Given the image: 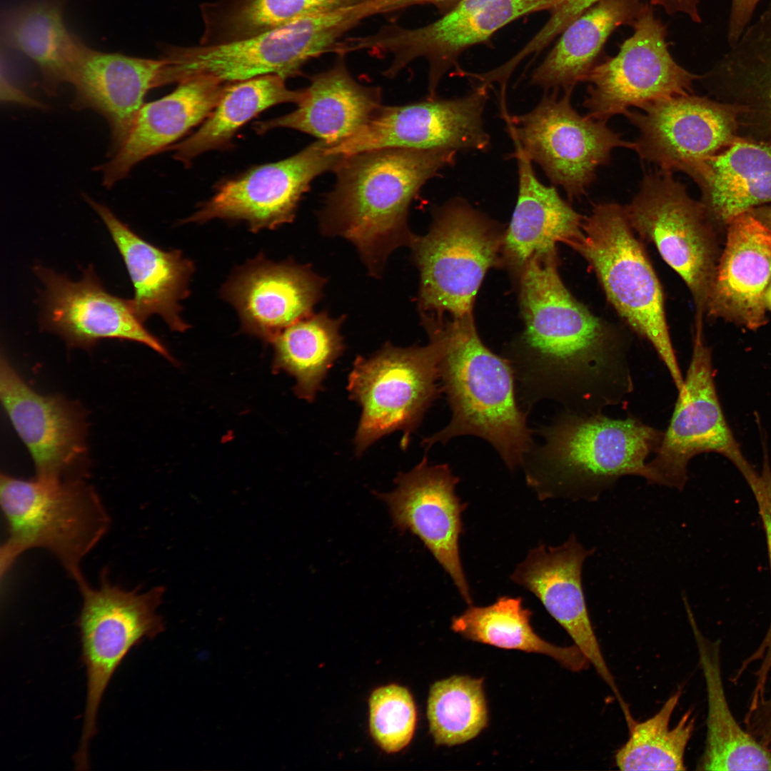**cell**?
<instances>
[{
    "mask_svg": "<svg viewBox=\"0 0 771 771\" xmlns=\"http://www.w3.org/2000/svg\"><path fill=\"white\" fill-rule=\"evenodd\" d=\"M34 271L45 287L41 316L44 330L84 348L104 338L132 341L172 360L161 341L134 315L129 300L108 293L91 265L83 270L79 281L41 266Z\"/></svg>",
    "mask_w": 771,
    "mask_h": 771,
    "instance_id": "ffe728a7",
    "label": "cell"
},
{
    "mask_svg": "<svg viewBox=\"0 0 771 771\" xmlns=\"http://www.w3.org/2000/svg\"><path fill=\"white\" fill-rule=\"evenodd\" d=\"M437 745L455 746L478 736L488 721L483 680L453 675L430 688L426 710Z\"/></svg>",
    "mask_w": 771,
    "mask_h": 771,
    "instance_id": "f35d334b",
    "label": "cell"
},
{
    "mask_svg": "<svg viewBox=\"0 0 771 771\" xmlns=\"http://www.w3.org/2000/svg\"><path fill=\"white\" fill-rule=\"evenodd\" d=\"M311 13L305 0H229L211 4L203 10L205 31L201 44L249 39Z\"/></svg>",
    "mask_w": 771,
    "mask_h": 771,
    "instance_id": "ab89813d",
    "label": "cell"
},
{
    "mask_svg": "<svg viewBox=\"0 0 771 771\" xmlns=\"http://www.w3.org/2000/svg\"><path fill=\"white\" fill-rule=\"evenodd\" d=\"M456 151L383 148L343 156L333 189L318 212L321 232L356 248L369 274L383 272L390 253L411 246L410 205L421 187L453 164Z\"/></svg>",
    "mask_w": 771,
    "mask_h": 771,
    "instance_id": "7a4b0ae2",
    "label": "cell"
},
{
    "mask_svg": "<svg viewBox=\"0 0 771 771\" xmlns=\"http://www.w3.org/2000/svg\"><path fill=\"white\" fill-rule=\"evenodd\" d=\"M594 551L586 549L574 535L557 547L540 544L529 550L510 579L536 596L622 704L624 700L603 656L583 588V563Z\"/></svg>",
    "mask_w": 771,
    "mask_h": 771,
    "instance_id": "44dd1931",
    "label": "cell"
},
{
    "mask_svg": "<svg viewBox=\"0 0 771 771\" xmlns=\"http://www.w3.org/2000/svg\"><path fill=\"white\" fill-rule=\"evenodd\" d=\"M358 24L351 7L304 16L263 34L226 44L171 46L162 56L161 85L198 76L233 83L264 75H298L310 60L333 51Z\"/></svg>",
    "mask_w": 771,
    "mask_h": 771,
    "instance_id": "52a82bcc",
    "label": "cell"
},
{
    "mask_svg": "<svg viewBox=\"0 0 771 771\" xmlns=\"http://www.w3.org/2000/svg\"><path fill=\"white\" fill-rule=\"evenodd\" d=\"M368 705L370 732L378 745L388 753L406 747L417 722L415 705L408 690L395 684L380 687L371 693Z\"/></svg>",
    "mask_w": 771,
    "mask_h": 771,
    "instance_id": "60d3db41",
    "label": "cell"
},
{
    "mask_svg": "<svg viewBox=\"0 0 771 771\" xmlns=\"http://www.w3.org/2000/svg\"><path fill=\"white\" fill-rule=\"evenodd\" d=\"M756 500L759 513L763 523L771 568V467L767 449L763 443L762 468L757 478L750 485ZM758 664L755 672V685L766 687L771 675V620L765 638L758 647L741 665L746 670L752 664Z\"/></svg>",
    "mask_w": 771,
    "mask_h": 771,
    "instance_id": "b9f144b4",
    "label": "cell"
},
{
    "mask_svg": "<svg viewBox=\"0 0 771 771\" xmlns=\"http://www.w3.org/2000/svg\"><path fill=\"white\" fill-rule=\"evenodd\" d=\"M67 1L29 0L6 11L2 22L5 44L36 64L50 95L63 83H71L88 47L65 24Z\"/></svg>",
    "mask_w": 771,
    "mask_h": 771,
    "instance_id": "1f68e13d",
    "label": "cell"
},
{
    "mask_svg": "<svg viewBox=\"0 0 771 771\" xmlns=\"http://www.w3.org/2000/svg\"><path fill=\"white\" fill-rule=\"evenodd\" d=\"M317 140L285 159L255 166L221 183L215 194L182 221H243L253 232L291 223L303 195L319 175L333 171L343 156Z\"/></svg>",
    "mask_w": 771,
    "mask_h": 771,
    "instance_id": "e0dca14e",
    "label": "cell"
},
{
    "mask_svg": "<svg viewBox=\"0 0 771 771\" xmlns=\"http://www.w3.org/2000/svg\"><path fill=\"white\" fill-rule=\"evenodd\" d=\"M760 0H731L727 40L729 46L736 43L750 24Z\"/></svg>",
    "mask_w": 771,
    "mask_h": 771,
    "instance_id": "ee69618b",
    "label": "cell"
},
{
    "mask_svg": "<svg viewBox=\"0 0 771 771\" xmlns=\"http://www.w3.org/2000/svg\"><path fill=\"white\" fill-rule=\"evenodd\" d=\"M765 301L767 309L771 311V283H770L766 291Z\"/></svg>",
    "mask_w": 771,
    "mask_h": 771,
    "instance_id": "f907efd6",
    "label": "cell"
},
{
    "mask_svg": "<svg viewBox=\"0 0 771 771\" xmlns=\"http://www.w3.org/2000/svg\"><path fill=\"white\" fill-rule=\"evenodd\" d=\"M344 316L333 318L323 311L311 313L283 330L272 342L273 367L295 379L301 399L315 400L331 367L345 349L340 333Z\"/></svg>",
    "mask_w": 771,
    "mask_h": 771,
    "instance_id": "8d00e7d4",
    "label": "cell"
},
{
    "mask_svg": "<svg viewBox=\"0 0 771 771\" xmlns=\"http://www.w3.org/2000/svg\"><path fill=\"white\" fill-rule=\"evenodd\" d=\"M459 482L448 463L431 464L425 456L410 470L398 474L393 490L375 495L387 505L394 527L423 542L470 605L472 593L459 547L468 503L455 493Z\"/></svg>",
    "mask_w": 771,
    "mask_h": 771,
    "instance_id": "d6986e66",
    "label": "cell"
},
{
    "mask_svg": "<svg viewBox=\"0 0 771 771\" xmlns=\"http://www.w3.org/2000/svg\"><path fill=\"white\" fill-rule=\"evenodd\" d=\"M624 208L634 232L655 246L687 286L695 316L704 317L722 250L720 231L702 202L691 198L672 171L660 169L645 174Z\"/></svg>",
    "mask_w": 771,
    "mask_h": 771,
    "instance_id": "8fae6325",
    "label": "cell"
},
{
    "mask_svg": "<svg viewBox=\"0 0 771 771\" xmlns=\"http://www.w3.org/2000/svg\"><path fill=\"white\" fill-rule=\"evenodd\" d=\"M84 198L104 222L125 263L134 288L129 300L134 315L143 323L157 314L171 331L187 330L180 302L189 294L193 262L181 251H164L146 241L108 207L87 196Z\"/></svg>",
    "mask_w": 771,
    "mask_h": 771,
    "instance_id": "484cf974",
    "label": "cell"
},
{
    "mask_svg": "<svg viewBox=\"0 0 771 771\" xmlns=\"http://www.w3.org/2000/svg\"><path fill=\"white\" fill-rule=\"evenodd\" d=\"M338 56L330 69L311 78L295 110L256 122L254 130L263 134L277 128H290L311 135L330 148L358 133L382 106V92L358 83L344 56Z\"/></svg>",
    "mask_w": 771,
    "mask_h": 771,
    "instance_id": "4316f807",
    "label": "cell"
},
{
    "mask_svg": "<svg viewBox=\"0 0 771 771\" xmlns=\"http://www.w3.org/2000/svg\"><path fill=\"white\" fill-rule=\"evenodd\" d=\"M651 4L662 6L668 14L682 12L695 22L701 21L698 10L699 0H651Z\"/></svg>",
    "mask_w": 771,
    "mask_h": 771,
    "instance_id": "bcb514c9",
    "label": "cell"
},
{
    "mask_svg": "<svg viewBox=\"0 0 771 771\" xmlns=\"http://www.w3.org/2000/svg\"><path fill=\"white\" fill-rule=\"evenodd\" d=\"M488 97V86L480 84L461 97L382 105L358 133L328 151L344 156L383 148L486 151L490 140L483 116Z\"/></svg>",
    "mask_w": 771,
    "mask_h": 771,
    "instance_id": "2e32d148",
    "label": "cell"
},
{
    "mask_svg": "<svg viewBox=\"0 0 771 771\" xmlns=\"http://www.w3.org/2000/svg\"><path fill=\"white\" fill-rule=\"evenodd\" d=\"M1 99L5 101L15 102L29 107H41V104L28 96L24 91L15 86L1 71Z\"/></svg>",
    "mask_w": 771,
    "mask_h": 771,
    "instance_id": "7dc6e473",
    "label": "cell"
},
{
    "mask_svg": "<svg viewBox=\"0 0 771 771\" xmlns=\"http://www.w3.org/2000/svg\"><path fill=\"white\" fill-rule=\"evenodd\" d=\"M0 398L16 432L33 459L36 477L69 478L66 474L86 451L80 413L57 396L33 390L2 354Z\"/></svg>",
    "mask_w": 771,
    "mask_h": 771,
    "instance_id": "603a6c76",
    "label": "cell"
},
{
    "mask_svg": "<svg viewBox=\"0 0 771 771\" xmlns=\"http://www.w3.org/2000/svg\"><path fill=\"white\" fill-rule=\"evenodd\" d=\"M325 283L308 265L259 256L236 269L221 293L236 310L243 331L272 343L312 313Z\"/></svg>",
    "mask_w": 771,
    "mask_h": 771,
    "instance_id": "7402d4cb",
    "label": "cell"
},
{
    "mask_svg": "<svg viewBox=\"0 0 771 771\" xmlns=\"http://www.w3.org/2000/svg\"><path fill=\"white\" fill-rule=\"evenodd\" d=\"M531 617L520 597L501 596L487 606L470 605L452 618L451 629L474 642L548 655L573 672L588 667L589 662L575 645L559 647L540 638L531 625Z\"/></svg>",
    "mask_w": 771,
    "mask_h": 771,
    "instance_id": "d590c367",
    "label": "cell"
},
{
    "mask_svg": "<svg viewBox=\"0 0 771 771\" xmlns=\"http://www.w3.org/2000/svg\"><path fill=\"white\" fill-rule=\"evenodd\" d=\"M423 346L386 343L369 357L358 356L348 375L349 398L361 407L353 439L357 457L382 437L402 431L405 449L434 402L443 393L439 365L445 348L440 330Z\"/></svg>",
    "mask_w": 771,
    "mask_h": 771,
    "instance_id": "ba28073f",
    "label": "cell"
},
{
    "mask_svg": "<svg viewBox=\"0 0 771 771\" xmlns=\"http://www.w3.org/2000/svg\"><path fill=\"white\" fill-rule=\"evenodd\" d=\"M706 315L751 331L766 325L771 283V231L750 211L725 227Z\"/></svg>",
    "mask_w": 771,
    "mask_h": 771,
    "instance_id": "cb8c5ba5",
    "label": "cell"
},
{
    "mask_svg": "<svg viewBox=\"0 0 771 771\" xmlns=\"http://www.w3.org/2000/svg\"><path fill=\"white\" fill-rule=\"evenodd\" d=\"M600 0H560L551 10V15L545 26L516 56L523 60L528 55L538 53L574 19Z\"/></svg>",
    "mask_w": 771,
    "mask_h": 771,
    "instance_id": "7bdbcfd3",
    "label": "cell"
},
{
    "mask_svg": "<svg viewBox=\"0 0 771 771\" xmlns=\"http://www.w3.org/2000/svg\"><path fill=\"white\" fill-rule=\"evenodd\" d=\"M169 94L144 104L111 160L99 166L107 188L126 177L145 158L170 148L203 123L218 103L228 83L198 76L178 83Z\"/></svg>",
    "mask_w": 771,
    "mask_h": 771,
    "instance_id": "d4e9b609",
    "label": "cell"
},
{
    "mask_svg": "<svg viewBox=\"0 0 771 771\" xmlns=\"http://www.w3.org/2000/svg\"><path fill=\"white\" fill-rule=\"evenodd\" d=\"M708 76L735 109L738 131L771 143V1Z\"/></svg>",
    "mask_w": 771,
    "mask_h": 771,
    "instance_id": "f546056e",
    "label": "cell"
},
{
    "mask_svg": "<svg viewBox=\"0 0 771 771\" xmlns=\"http://www.w3.org/2000/svg\"><path fill=\"white\" fill-rule=\"evenodd\" d=\"M82 606L78 618L81 660L86 672V697L76 769H89V745L97 732L99 705L109 682L130 650L165 630L157 613L165 588L141 592L112 584L102 575L98 587L86 580L78 585Z\"/></svg>",
    "mask_w": 771,
    "mask_h": 771,
    "instance_id": "30bf717a",
    "label": "cell"
},
{
    "mask_svg": "<svg viewBox=\"0 0 771 771\" xmlns=\"http://www.w3.org/2000/svg\"><path fill=\"white\" fill-rule=\"evenodd\" d=\"M750 211L771 231V206L764 205Z\"/></svg>",
    "mask_w": 771,
    "mask_h": 771,
    "instance_id": "681fc988",
    "label": "cell"
},
{
    "mask_svg": "<svg viewBox=\"0 0 771 771\" xmlns=\"http://www.w3.org/2000/svg\"><path fill=\"white\" fill-rule=\"evenodd\" d=\"M645 4L639 0H600L570 22L543 61L531 84L545 90L573 89L586 81L612 32L633 24Z\"/></svg>",
    "mask_w": 771,
    "mask_h": 771,
    "instance_id": "836d02e7",
    "label": "cell"
},
{
    "mask_svg": "<svg viewBox=\"0 0 771 771\" xmlns=\"http://www.w3.org/2000/svg\"><path fill=\"white\" fill-rule=\"evenodd\" d=\"M303 94V89L291 90L286 79L273 74L228 83L200 128L169 148L174 151L176 160L188 165L204 152L228 146L236 131L262 111L277 104H298Z\"/></svg>",
    "mask_w": 771,
    "mask_h": 771,
    "instance_id": "e575fe53",
    "label": "cell"
},
{
    "mask_svg": "<svg viewBox=\"0 0 771 771\" xmlns=\"http://www.w3.org/2000/svg\"><path fill=\"white\" fill-rule=\"evenodd\" d=\"M513 143L518 193L503 249L509 262L521 271L534 256H557L559 243L572 247L582 236L584 216L564 201L554 186L540 181L532 161Z\"/></svg>",
    "mask_w": 771,
    "mask_h": 771,
    "instance_id": "f1b7e54d",
    "label": "cell"
},
{
    "mask_svg": "<svg viewBox=\"0 0 771 771\" xmlns=\"http://www.w3.org/2000/svg\"><path fill=\"white\" fill-rule=\"evenodd\" d=\"M573 89L546 93L530 112L510 116L502 109L510 136L550 181L569 198L586 193L599 166L608 164L618 147L633 148L606 121L582 116L572 106Z\"/></svg>",
    "mask_w": 771,
    "mask_h": 771,
    "instance_id": "4fadbf2b",
    "label": "cell"
},
{
    "mask_svg": "<svg viewBox=\"0 0 771 771\" xmlns=\"http://www.w3.org/2000/svg\"><path fill=\"white\" fill-rule=\"evenodd\" d=\"M439 328L445 342L440 383L450 418L421 445L428 450L455 438L474 436L492 446L510 471L521 468L535 443V430L518 401L509 363L483 343L473 316L443 322Z\"/></svg>",
    "mask_w": 771,
    "mask_h": 771,
    "instance_id": "277c9868",
    "label": "cell"
},
{
    "mask_svg": "<svg viewBox=\"0 0 771 771\" xmlns=\"http://www.w3.org/2000/svg\"><path fill=\"white\" fill-rule=\"evenodd\" d=\"M703 331V319L695 318L692 356L683 387L661 443L647 463L650 484L682 490L688 479L690 460L710 452L727 458L747 484L758 475L724 415L715 383L712 350L705 343Z\"/></svg>",
    "mask_w": 771,
    "mask_h": 771,
    "instance_id": "5bb4252c",
    "label": "cell"
},
{
    "mask_svg": "<svg viewBox=\"0 0 771 771\" xmlns=\"http://www.w3.org/2000/svg\"><path fill=\"white\" fill-rule=\"evenodd\" d=\"M460 0H370L363 4L366 19L379 14L395 12L410 6L434 4L440 9H450Z\"/></svg>",
    "mask_w": 771,
    "mask_h": 771,
    "instance_id": "f6af8a7d",
    "label": "cell"
},
{
    "mask_svg": "<svg viewBox=\"0 0 771 771\" xmlns=\"http://www.w3.org/2000/svg\"><path fill=\"white\" fill-rule=\"evenodd\" d=\"M582 231L571 248L593 269L618 314L652 345L680 391L684 377L670 338L662 286L624 206L593 204L583 218Z\"/></svg>",
    "mask_w": 771,
    "mask_h": 771,
    "instance_id": "8992f818",
    "label": "cell"
},
{
    "mask_svg": "<svg viewBox=\"0 0 771 771\" xmlns=\"http://www.w3.org/2000/svg\"><path fill=\"white\" fill-rule=\"evenodd\" d=\"M503 243L495 226L462 200L435 211L428 233L410 246L420 271L423 321L473 316L475 296L488 269L498 264Z\"/></svg>",
    "mask_w": 771,
    "mask_h": 771,
    "instance_id": "9c48e42d",
    "label": "cell"
},
{
    "mask_svg": "<svg viewBox=\"0 0 771 771\" xmlns=\"http://www.w3.org/2000/svg\"><path fill=\"white\" fill-rule=\"evenodd\" d=\"M0 504L8 537L0 550L1 578L32 548L53 555L76 584L81 565L109 530L110 518L96 491L79 478H16L1 474Z\"/></svg>",
    "mask_w": 771,
    "mask_h": 771,
    "instance_id": "5b68a950",
    "label": "cell"
},
{
    "mask_svg": "<svg viewBox=\"0 0 771 771\" xmlns=\"http://www.w3.org/2000/svg\"><path fill=\"white\" fill-rule=\"evenodd\" d=\"M625 116L638 129L633 149L641 160L690 176L738 136L732 105L689 94L656 101Z\"/></svg>",
    "mask_w": 771,
    "mask_h": 771,
    "instance_id": "ac0fdd59",
    "label": "cell"
},
{
    "mask_svg": "<svg viewBox=\"0 0 771 771\" xmlns=\"http://www.w3.org/2000/svg\"><path fill=\"white\" fill-rule=\"evenodd\" d=\"M705 682L707 713L706 740L698 770H771V750L737 722L722 682L720 643L707 639L699 629L690 608H686Z\"/></svg>",
    "mask_w": 771,
    "mask_h": 771,
    "instance_id": "d6a6232c",
    "label": "cell"
},
{
    "mask_svg": "<svg viewBox=\"0 0 771 771\" xmlns=\"http://www.w3.org/2000/svg\"><path fill=\"white\" fill-rule=\"evenodd\" d=\"M535 433L542 442L535 443L520 469L537 498L595 501L623 476L650 483L646 460L663 431L633 416L614 419L563 409Z\"/></svg>",
    "mask_w": 771,
    "mask_h": 771,
    "instance_id": "3957f363",
    "label": "cell"
},
{
    "mask_svg": "<svg viewBox=\"0 0 771 771\" xmlns=\"http://www.w3.org/2000/svg\"><path fill=\"white\" fill-rule=\"evenodd\" d=\"M690 177L710 218L725 231L735 216L771 203V143L737 136Z\"/></svg>",
    "mask_w": 771,
    "mask_h": 771,
    "instance_id": "4dcf8cb0",
    "label": "cell"
},
{
    "mask_svg": "<svg viewBox=\"0 0 771 771\" xmlns=\"http://www.w3.org/2000/svg\"><path fill=\"white\" fill-rule=\"evenodd\" d=\"M560 0H460L438 20L408 29L395 24L383 26L376 33L351 37L341 46L346 53L367 51L389 55L385 71L394 77L407 65L423 58L428 64V97L436 96L443 76L456 66L468 48L488 41L496 31L524 16L551 11Z\"/></svg>",
    "mask_w": 771,
    "mask_h": 771,
    "instance_id": "7c38bea8",
    "label": "cell"
},
{
    "mask_svg": "<svg viewBox=\"0 0 771 771\" xmlns=\"http://www.w3.org/2000/svg\"><path fill=\"white\" fill-rule=\"evenodd\" d=\"M313 14L332 11L366 3L370 0H305Z\"/></svg>",
    "mask_w": 771,
    "mask_h": 771,
    "instance_id": "c3c4849f",
    "label": "cell"
},
{
    "mask_svg": "<svg viewBox=\"0 0 771 771\" xmlns=\"http://www.w3.org/2000/svg\"><path fill=\"white\" fill-rule=\"evenodd\" d=\"M164 59L86 48L71 84L73 108L90 109L109 122L114 151L126 136L146 94L161 86Z\"/></svg>",
    "mask_w": 771,
    "mask_h": 771,
    "instance_id": "83f0119b",
    "label": "cell"
},
{
    "mask_svg": "<svg viewBox=\"0 0 771 771\" xmlns=\"http://www.w3.org/2000/svg\"><path fill=\"white\" fill-rule=\"evenodd\" d=\"M632 24L634 32L618 54L597 64L586 79L590 85L583 106L593 119L607 121L625 116L632 107L687 94L694 81L703 77L672 59L665 29L650 6L645 4Z\"/></svg>",
    "mask_w": 771,
    "mask_h": 771,
    "instance_id": "9a60e30c",
    "label": "cell"
},
{
    "mask_svg": "<svg viewBox=\"0 0 771 771\" xmlns=\"http://www.w3.org/2000/svg\"><path fill=\"white\" fill-rule=\"evenodd\" d=\"M557 263V256H537L522 268L525 329L503 357L526 413L544 400L582 414L602 413L634 389L628 345L574 298Z\"/></svg>",
    "mask_w": 771,
    "mask_h": 771,
    "instance_id": "6da1fadb",
    "label": "cell"
},
{
    "mask_svg": "<svg viewBox=\"0 0 771 771\" xmlns=\"http://www.w3.org/2000/svg\"><path fill=\"white\" fill-rule=\"evenodd\" d=\"M681 695L679 687L654 715L629 725L628 739L615 757L619 770H686L685 755L695 722L692 710L685 712L675 727L670 724Z\"/></svg>",
    "mask_w": 771,
    "mask_h": 771,
    "instance_id": "74e56055",
    "label": "cell"
}]
</instances>
